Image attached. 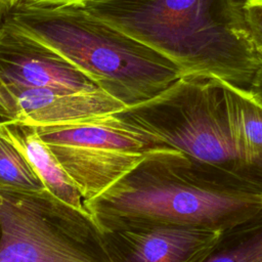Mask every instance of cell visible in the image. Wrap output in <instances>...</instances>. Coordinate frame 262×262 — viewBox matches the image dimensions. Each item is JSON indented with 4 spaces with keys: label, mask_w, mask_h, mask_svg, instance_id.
<instances>
[{
    "label": "cell",
    "mask_w": 262,
    "mask_h": 262,
    "mask_svg": "<svg viewBox=\"0 0 262 262\" xmlns=\"http://www.w3.org/2000/svg\"><path fill=\"white\" fill-rule=\"evenodd\" d=\"M4 21L59 53L128 107L156 97L185 75L81 5L16 3Z\"/></svg>",
    "instance_id": "obj_2"
},
{
    "label": "cell",
    "mask_w": 262,
    "mask_h": 262,
    "mask_svg": "<svg viewBox=\"0 0 262 262\" xmlns=\"http://www.w3.org/2000/svg\"><path fill=\"white\" fill-rule=\"evenodd\" d=\"M89 0H15L16 3H28L43 6H69V5H82Z\"/></svg>",
    "instance_id": "obj_16"
},
{
    "label": "cell",
    "mask_w": 262,
    "mask_h": 262,
    "mask_svg": "<svg viewBox=\"0 0 262 262\" xmlns=\"http://www.w3.org/2000/svg\"><path fill=\"white\" fill-rule=\"evenodd\" d=\"M17 101L0 75V126L17 120Z\"/></svg>",
    "instance_id": "obj_15"
},
{
    "label": "cell",
    "mask_w": 262,
    "mask_h": 262,
    "mask_svg": "<svg viewBox=\"0 0 262 262\" xmlns=\"http://www.w3.org/2000/svg\"><path fill=\"white\" fill-rule=\"evenodd\" d=\"M0 135L9 140L27 158L52 195L69 207L90 216L78 186L41 138L36 127L14 121L1 125Z\"/></svg>",
    "instance_id": "obj_10"
},
{
    "label": "cell",
    "mask_w": 262,
    "mask_h": 262,
    "mask_svg": "<svg viewBox=\"0 0 262 262\" xmlns=\"http://www.w3.org/2000/svg\"><path fill=\"white\" fill-rule=\"evenodd\" d=\"M0 75L9 88H99L59 53L5 21L0 29Z\"/></svg>",
    "instance_id": "obj_7"
},
{
    "label": "cell",
    "mask_w": 262,
    "mask_h": 262,
    "mask_svg": "<svg viewBox=\"0 0 262 262\" xmlns=\"http://www.w3.org/2000/svg\"><path fill=\"white\" fill-rule=\"evenodd\" d=\"M81 6L185 75L249 89L262 66L238 0H89Z\"/></svg>",
    "instance_id": "obj_1"
},
{
    "label": "cell",
    "mask_w": 262,
    "mask_h": 262,
    "mask_svg": "<svg viewBox=\"0 0 262 262\" xmlns=\"http://www.w3.org/2000/svg\"><path fill=\"white\" fill-rule=\"evenodd\" d=\"M128 110L158 134L176 164L193 178L262 192V177L243 160L232 139L218 78L184 75Z\"/></svg>",
    "instance_id": "obj_4"
},
{
    "label": "cell",
    "mask_w": 262,
    "mask_h": 262,
    "mask_svg": "<svg viewBox=\"0 0 262 262\" xmlns=\"http://www.w3.org/2000/svg\"><path fill=\"white\" fill-rule=\"evenodd\" d=\"M89 202L147 159L173 154L128 108L64 125L36 127Z\"/></svg>",
    "instance_id": "obj_5"
},
{
    "label": "cell",
    "mask_w": 262,
    "mask_h": 262,
    "mask_svg": "<svg viewBox=\"0 0 262 262\" xmlns=\"http://www.w3.org/2000/svg\"><path fill=\"white\" fill-rule=\"evenodd\" d=\"M219 82L234 144L243 160L262 177V101L250 89Z\"/></svg>",
    "instance_id": "obj_11"
},
{
    "label": "cell",
    "mask_w": 262,
    "mask_h": 262,
    "mask_svg": "<svg viewBox=\"0 0 262 262\" xmlns=\"http://www.w3.org/2000/svg\"><path fill=\"white\" fill-rule=\"evenodd\" d=\"M204 262H262V213L224 231Z\"/></svg>",
    "instance_id": "obj_12"
},
{
    "label": "cell",
    "mask_w": 262,
    "mask_h": 262,
    "mask_svg": "<svg viewBox=\"0 0 262 262\" xmlns=\"http://www.w3.org/2000/svg\"><path fill=\"white\" fill-rule=\"evenodd\" d=\"M242 9L252 43L262 62V0H245Z\"/></svg>",
    "instance_id": "obj_14"
},
{
    "label": "cell",
    "mask_w": 262,
    "mask_h": 262,
    "mask_svg": "<svg viewBox=\"0 0 262 262\" xmlns=\"http://www.w3.org/2000/svg\"><path fill=\"white\" fill-rule=\"evenodd\" d=\"M0 186L27 191L46 189L27 158L2 135H0Z\"/></svg>",
    "instance_id": "obj_13"
},
{
    "label": "cell",
    "mask_w": 262,
    "mask_h": 262,
    "mask_svg": "<svg viewBox=\"0 0 262 262\" xmlns=\"http://www.w3.org/2000/svg\"><path fill=\"white\" fill-rule=\"evenodd\" d=\"M223 232L188 225L147 224L106 232L103 237L113 262H204Z\"/></svg>",
    "instance_id": "obj_8"
},
{
    "label": "cell",
    "mask_w": 262,
    "mask_h": 262,
    "mask_svg": "<svg viewBox=\"0 0 262 262\" xmlns=\"http://www.w3.org/2000/svg\"><path fill=\"white\" fill-rule=\"evenodd\" d=\"M85 206L102 234L147 224L223 232L262 213V192L205 183L162 154L142 162Z\"/></svg>",
    "instance_id": "obj_3"
},
{
    "label": "cell",
    "mask_w": 262,
    "mask_h": 262,
    "mask_svg": "<svg viewBox=\"0 0 262 262\" xmlns=\"http://www.w3.org/2000/svg\"><path fill=\"white\" fill-rule=\"evenodd\" d=\"M249 89L255 96H257L262 101V66L257 71Z\"/></svg>",
    "instance_id": "obj_17"
},
{
    "label": "cell",
    "mask_w": 262,
    "mask_h": 262,
    "mask_svg": "<svg viewBox=\"0 0 262 262\" xmlns=\"http://www.w3.org/2000/svg\"><path fill=\"white\" fill-rule=\"evenodd\" d=\"M18 116L16 122L34 126H56L120 113L128 106L98 88L68 91L49 88H10Z\"/></svg>",
    "instance_id": "obj_9"
},
{
    "label": "cell",
    "mask_w": 262,
    "mask_h": 262,
    "mask_svg": "<svg viewBox=\"0 0 262 262\" xmlns=\"http://www.w3.org/2000/svg\"><path fill=\"white\" fill-rule=\"evenodd\" d=\"M15 5V0H0V29L9 12Z\"/></svg>",
    "instance_id": "obj_18"
},
{
    "label": "cell",
    "mask_w": 262,
    "mask_h": 262,
    "mask_svg": "<svg viewBox=\"0 0 262 262\" xmlns=\"http://www.w3.org/2000/svg\"><path fill=\"white\" fill-rule=\"evenodd\" d=\"M0 262H113L103 234L48 190L0 186Z\"/></svg>",
    "instance_id": "obj_6"
}]
</instances>
